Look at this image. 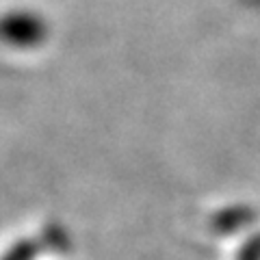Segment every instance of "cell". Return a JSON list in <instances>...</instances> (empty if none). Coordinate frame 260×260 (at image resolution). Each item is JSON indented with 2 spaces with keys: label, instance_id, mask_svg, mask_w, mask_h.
Here are the masks:
<instances>
[{
  "label": "cell",
  "instance_id": "obj_1",
  "mask_svg": "<svg viewBox=\"0 0 260 260\" xmlns=\"http://www.w3.org/2000/svg\"><path fill=\"white\" fill-rule=\"evenodd\" d=\"M48 37V22L30 9H11L0 15V42L11 48H37Z\"/></svg>",
  "mask_w": 260,
  "mask_h": 260
},
{
  "label": "cell",
  "instance_id": "obj_2",
  "mask_svg": "<svg viewBox=\"0 0 260 260\" xmlns=\"http://www.w3.org/2000/svg\"><path fill=\"white\" fill-rule=\"evenodd\" d=\"M37 251H39V245L35 241H22L13 249L7 251V256L3 260H35Z\"/></svg>",
  "mask_w": 260,
  "mask_h": 260
}]
</instances>
